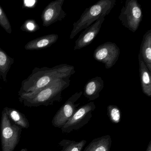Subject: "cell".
<instances>
[{
  "label": "cell",
  "instance_id": "1",
  "mask_svg": "<svg viewBox=\"0 0 151 151\" xmlns=\"http://www.w3.org/2000/svg\"><path fill=\"white\" fill-rule=\"evenodd\" d=\"M75 73V67L67 64H61L51 68L36 67L30 76L22 82L18 95L37 91L56 79L70 78Z\"/></svg>",
  "mask_w": 151,
  "mask_h": 151
},
{
  "label": "cell",
  "instance_id": "2",
  "mask_svg": "<svg viewBox=\"0 0 151 151\" xmlns=\"http://www.w3.org/2000/svg\"><path fill=\"white\" fill-rule=\"evenodd\" d=\"M70 78H59L44 88L32 93L19 96V101L24 106L29 107L53 105L62 100V93L70 84Z\"/></svg>",
  "mask_w": 151,
  "mask_h": 151
},
{
  "label": "cell",
  "instance_id": "3",
  "mask_svg": "<svg viewBox=\"0 0 151 151\" xmlns=\"http://www.w3.org/2000/svg\"><path fill=\"white\" fill-rule=\"evenodd\" d=\"M116 3V0H100L94 5L86 9L79 19L73 24L70 39H73L82 30L91 26L100 17H105L109 14Z\"/></svg>",
  "mask_w": 151,
  "mask_h": 151
},
{
  "label": "cell",
  "instance_id": "4",
  "mask_svg": "<svg viewBox=\"0 0 151 151\" xmlns=\"http://www.w3.org/2000/svg\"><path fill=\"white\" fill-rule=\"evenodd\" d=\"M0 129L2 151H14L20 141L22 129L10 120L5 108L1 112Z\"/></svg>",
  "mask_w": 151,
  "mask_h": 151
},
{
  "label": "cell",
  "instance_id": "5",
  "mask_svg": "<svg viewBox=\"0 0 151 151\" xmlns=\"http://www.w3.org/2000/svg\"><path fill=\"white\" fill-rule=\"evenodd\" d=\"M143 16L141 5L137 0H126L118 18L123 26L135 32L139 27Z\"/></svg>",
  "mask_w": 151,
  "mask_h": 151
},
{
  "label": "cell",
  "instance_id": "6",
  "mask_svg": "<svg viewBox=\"0 0 151 151\" xmlns=\"http://www.w3.org/2000/svg\"><path fill=\"white\" fill-rule=\"evenodd\" d=\"M95 109L96 106L93 101H91L78 109L72 117L61 128L63 133H70L86 125L91 120L92 113Z\"/></svg>",
  "mask_w": 151,
  "mask_h": 151
},
{
  "label": "cell",
  "instance_id": "7",
  "mask_svg": "<svg viewBox=\"0 0 151 151\" xmlns=\"http://www.w3.org/2000/svg\"><path fill=\"white\" fill-rule=\"evenodd\" d=\"M83 93L82 91L76 92L60 108L52 120V124L54 127L61 128L72 117L80 105V103L76 104V102L80 99Z\"/></svg>",
  "mask_w": 151,
  "mask_h": 151
},
{
  "label": "cell",
  "instance_id": "8",
  "mask_svg": "<svg viewBox=\"0 0 151 151\" xmlns=\"http://www.w3.org/2000/svg\"><path fill=\"white\" fill-rule=\"evenodd\" d=\"M120 49L114 43L107 42L99 46L93 52L94 60L105 65L107 69L111 68L119 59Z\"/></svg>",
  "mask_w": 151,
  "mask_h": 151
},
{
  "label": "cell",
  "instance_id": "9",
  "mask_svg": "<svg viewBox=\"0 0 151 151\" xmlns=\"http://www.w3.org/2000/svg\"><path fill=\"white\" fill-rule=\"evenodd\" d=\"M65 0H55L50 2L45 8L41 14L42 24L48 27L58 22H61L67 16V13L63 9Z\"/></svg>",
  "mask_w": 151,
  "mask_h": 151
},
{
  "label": "cell",
  "instance_id": "10",
  "mask_svg": "<svg viewBox=\"0 0 151 151\" xmlns=\"http://www.w3.org/2000/svg\"><path fill=\"white\" fill-rule=\"evenodd\" d=\"M105 20V17H100L92 25L85 29L76 40L74 50H80L90 45L99 32Z\"/></svg>",
  "mask_w": 151,
  "mask_h": 151
},
{
  "label": "cell",
  "instance_id": "11",
  "mask_svg": "<svg viewBox=\"0 0 151 151\" xmlns=\"http://www.w3.org/2000/svg\"><path fill=\"white\" fill-rule=\"evenodd\" d=\"M104 81L100 77H95L87 81L84 87V96L90 101L99 97L100 93L104 88Z\"/></svg>",
  "mask_w": 151,
  "mask_h": 151
},
{
  "label": "cell",
  "instance_id": "12",
  "mask_svg": "<svg viewBox=\"0 0 151 151\" xmlns=\"http://www.w3.org/2000/svg\"><path fill=\"white\" fill-rule=\"evenodd\" d=\"M58 39L59 35L57 34L45 35L31 40L25 45L24 48L26 50L30 51L45 49L56 43Z\"/></svg>",
  "mask_w": 151,
  "mask_h": 151
},
{
  "label": "cell",
  "instance_id": "13",
  "mask_svg": "<svg viewBox=\"0 0 151 151\" xmlns=\"http://www.w3.org/2000/svg\"><path fill=\"white\" fill-rule=\"evenodd\" d=\"M140 85L142 92L147 97H151V72L143 61L140 55H138Z\"/></svg>",
  "mask_w": 151,
  "mask_h": 151
},
{
  "label": "cell",
  "instance_id": "14",
  "mask_svg": "<svg viewBox=\"0 0 151 151\" xmlns=\"http://www.w3.org/2000/svg\"><path fill=\"white\" fill-rule=\"evenodd\" d=\"M139 54L151 72V29L147 30L143 36Z\"/></svg>",
  "mask_w": 151,
  "mask_h": 151
},
{
  "label": "cell",
  "instance_id": "15",
  "mask_svg": "<svg viewBox=\"0 0 151 151\" xmlns=\"http://www.w3.org/2000/svg\"><path fill=\"white\" fill-rule=\"evenodd\" d=\"M112 139L109 135H106L93 139L83 151H110Z\"/></svg>",
  "mask_w": 151,
  "mask_h": 151
},
{
  "label": "cell",
  "instance_id": "16",
  "mask_svg": "<svg viewBox=\"0 0 151 151\" xmlns=\"http://www.w3.org/2000/svg\"><path fill=\"white\" fill-rule=\"evenodd\" d=\"M5 108L9 119L15 124L22 129H27L29 127V122L24 114L14 108L8 107Z\"/></svg>",
  "mask_w": 151,
  "mask_h": 151
},
{
  "label": "cell",
  "instance_id": "17",
  "mask_svg": "<svg viewBox=\"0 0 151 151\" xmlns=\"http://www.w3.org/2000/svg\"><path fill=\"white\" fill-rule=\"evenodd\" d=\"M14 62V58L0 47V78L5 83L7 82V76Z\"/></svg>",
  "mask_w": 151,
  "mask_h": 151
},
{
  "label": "cell",
  "instance_id": "18",
  "mask_svg": "<svg viewBox=\"0 0 151 151\" xmlns=\"http://www.w3.org/2000/svg\"><path fill=\"white\" fill-rule=\"evenodd\" d=\"M86 142L85 139L79 141L63 139L59 143V146L62 148L60 151H82Z\"/></svg>",
  "mask_w": 151,
  "mask_h": 151
},
{
  "label": "cell",
  "instance_id": "19",
  "mask_svg": "<svg viewBox=\"0 0 151 151\" xmlns=\"http://www.w3.org/2000/svg\"><path fill=\"white\" fill-rule=\"evenodd\" d=\"M107 115L111 122L116 124L119 123L121 120V111L117 106L114 105H109L107 108Z\"/></svg>",
  "mask_w": 151,
  "mask_h": 151
},
{
  "label": "cell",
  "instance_id": "20",
  "mask_svg": "<svg viewBox=\"0 0 151 151\" xmlns=\"http://www.w3.org/2000/svg\"><path fill=\"white\" fill-rule=\"evenodd\" d=\"M0 26L9 34L12 32V26L5 11L0 6Z\"/></svg>",
  "mask_w": 151,
  "mask_h": 151
},
{
  "label": "cell",
  "instance_id": "21",
  "mask_svg": "<svg viewBox=\"0 0 151 151\" xmlns=\"http://www.w3.org/2000/svg\"><path fill=\"white\" fill-rule=\"evenodd\" d=\"M39 29V26L37 22L35 20L32 19L26 20L20 28V29L23 31L29 33L36 32Z\"/></svg>",
  "mask_w": 151,
  "mask_h": 151
},
{
  "label": "cell",
  "instance_id": "22",
  "mask_svg": "<svg viewBox=\"0 0 151 151\" xmlns=\"http://www.w3.org/2000/svg\"><path fill=\"white\" fill-rule=\"evenodd\" d=\"M37 2L36 1H24V6L25 7L30 8L32 7L33 6L35 5V3Z\"/></svg>",
  "mask_w": 151,
  "mask_h": 151
},
{
  "label": "cell",
  "instance_id": "23",
  "mask_svg": "<svg viewBox=\"0 0 151 151\" xmlns=\"http://www.w3.org/2000/svg\"><path fill=\"white\" fill-rule=\"evenodd\" d=\"M146 151H151V140L149 141Z\"/></svg>",
  "mask_w": 151,
  "mask_h": 151
},
{
  "label": "cell",
  "instance_id": "24",
  "mask_svg": "<svg viewBox=\"0 0 151 151\" xmlns=\"http://www.w3.org/2000/svg\"><path fill=\"white\" fill-rule=\"evenodd\" d=\"M20 151H28V150L26 148H23V149H22Z\"/></svg>",
  "mask_w": 151,
  "mask_h": 151
}]
</instances>
